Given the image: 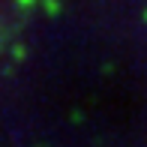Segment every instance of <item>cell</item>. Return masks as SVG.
<instances>
[{
	"mask_svg": "<svg viewBox=\"0 0 147 147\" xmlns=\"http://www.w3.org/2000/svg\"><path fill=\"white\" fill-rule=\"evenodd\" d=\"M21 3H30V0H21Z\"/></svg>",
	"mask_w": 147,
	"mask_h": 147,
	"instance_id": "1",
	"label": "cell"
}]
</instances>
